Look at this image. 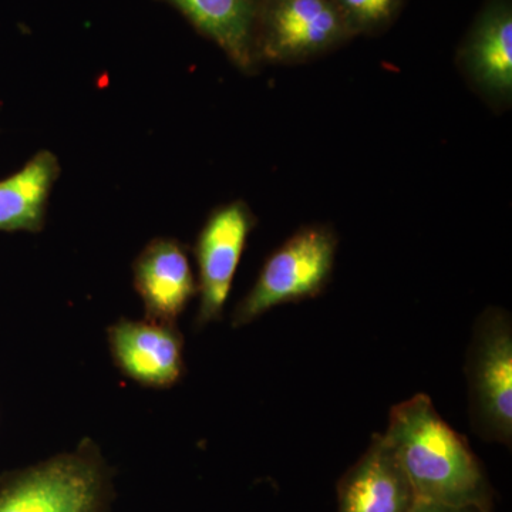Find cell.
Masks as SVG:
<instances>
[{
    "mask_svg": "<svg viewBox=\"0 0 512 512\" xmlns=\"http://www.w3.org/2000/svg\"><path fill=\"white\" fill-rule=\"evenodd\" d=\"M417 501L491 508L493 491L463 436L441 419L427 394L396 404L382 434Z\"/></svg>",
    "mask_w": 512,
    "mask_h": 512,
    "instance_id": "6da1fadb",
    "label": "cell"
},
{
    "mask_svg": "<svg viewBox=\"0 0 512 512\" xmlns=\"http://www.w3.org/2000/svg\"><path fill=\"white\" fill-rule=\"evenodd\" d=\"M113 468L96 441L0 477V512H113Z\"/></svg>",
    "mask_w": 512,
    "mask_h": 512,
    "instance_id": "7a4b0ae2",
    "label": "cell"
},
{
    "mask_svg": "<svg viewBox=\"0 0 512 512\" xmlns=\"http://www.w3.org/2000/svg\"><path fill=\"white\" fill-rule=\"evenodd\" d=\"M338 239L325 225L303 227L266 259L251 291L232 313V328L247 326L285 303L315 298L328 285Z\"/></svg>",
    "mask_w": 512,
    "mask_h": 512,
    "instance_id": "3957f363",
    "label": "cell"
},
{
    "mask_svg": "<svg viewBox=\"0 0 512 512\" xmlns=\"http://www.w3.org/2000/svg\"><path fill=\"white\" fill-rule=\"evenodd\" d=\"M466 375L471 427L481 439L511 447L512 322L504 309L488 308L478 316Z\"/></svg>",
    "mask_w": 512,
    "mask_h": 512,
    "instance_id": "277c9868",
    "label": "cell"
},
{
    "mask_svg": "<svg viewBox=\"0 0 512 512\" xmlns=\"http://www.w3.org/2000/svg\"><path fill=\"white\" fill-rule=\"evenodd\" d=\"M352 37L333 0H262L256 53L276 63L305 62Z\"/></svg>",
    "mask_w": 512,
    "mask_h": 512,
    "instance_id": "5b68a950",
    "label": "cell"
},
{
    "mask_svg": "<svg viewBox=\"0 0 512 512\" xmlns=\"http://www.w3.org/2000/svg\"><path fill=\"white\" fill-rule=\"evenodd\" d=\"M255 217L244 201L229 202L212 212L198 234V305L195 328L220 320Z\"/></svg>",
    "mask_w": 512,
    "mask_h": 512,
    "instance_id": "8992f818",
    "label": "cell"
},
{
    "mask_svg": "<svg viewBox=\"0 0 512 512\" xmlns=\"http://www.w3.org/2000/svg\"><path fill=\"white\" fill-rule=\"evenodd\" d=\"M121 375L147 389H171L185 373L184 336L177 325L121 318L107 329Z\"/></svg>",
    "mask_w": 512,
    "mask_h": 512,
    "instance_id": "52a82bcc",
    "label": "cell"
},
{
    "mask_svg": "<svg viewBox=\"0 0 512 512\" xmlns=\"http://www.w3.org/2000/svg\"><path fill=\"white\" fill-rule=\"evenodd\" d=\"M133 284L146 319L171 325L198 293L187 248L174 238L148 242L134 261Z\"/></svg>",
    "mask_w": 512,
    "mask_h": 512,
    "instance_id": "ba28073f",
    "label": "cell"
},
{
    "mask_svg": "<svg viewBox=\"0 0 512 512\" xmlns=\"http://www.w3.org/2000/svg\"><path fill=\"white\" fill-rule=\"evenodd\" d=\"M461 67L487 99L507 103L512 94V3L487 0L460 49Z\"/></svg>",
    "mask_w": 512,
    "mask_h": 512,
    "instance_id": "9c48e42d",
    "label": "cell"
},
{
    "mask_svg": "<svg viewBox=\"0 0 512 512\" xmlns=\"http://www.w3.org/2000/svg\"><path fill=\"white\" fill-rule=\"evenodd\" d=\"M417 504L409 478L382 434H373L362 457L340 477L338 512H412Z\"/></svg>",
    "mask_w": 512,
    "mask_h": 512,
    "instance_id": "30bf717a",
    "label": "cell"
},
{
    "mask_svg": "<svg viewBox=\"0 0 512 512\" xmlns=\"http://www.w3.org/2000/svg\"><path fill=\"white\" fill-rule=\"evenodd\" d=\"M241 69L254 67L262 0H167Z\"/></svg>",
    "mask_w": 512,
    "mask_h": 512,
    "instance_id": "8fae6325",
    "label": "cell"
},
{
    "mask_svg": "<svg viewBox=\"0 0 512 512\" xmlns=\"http://www.w3.org/2000/svg\"><path fill=\"white\" fill-rule=\"evenodd\" d=\"M59 175V160L43 150L18 173L0 181V231H42L47 201Z\"/></svg>",
    "mask_w": 512,
    "mask_h": 512,
    "instance_id": "7c38bea8",
    "label": "cell"
},
{
    "mask_svg": "<svg viewBox=\"0 0 512 512\" xmlns=\"http://www.w3.org/2000/svg\"><path fill=\"white\" fill-rule=\"evenodd\" d=\"M352 36L373 35L389 28L404 0H333Z\"/></svg>",
    "mask_w": 512,
    "mask_h": 512,
    "instance_id": "4fadbf2b",
    "label": "cell"
},
{
    "mask_svg": "<svg viewBox=\"0 0 512 512\" xmlns=\"http://www.w3.org/2000/svg\"><path fill=\"white\" fill-rule=\"evenodd\" d=\"M412 512H493V510L480 505H447L417 501Z\"/></svg>",
    "mask_w": 512,
    "mask_h": 512,
    "instance_id": "5bb4252c",
    "label": "cell"
}]
</instances>
